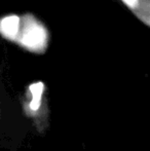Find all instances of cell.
Masks as SVG:
<instances>
[{
	"instance_id": "6da1fadb",
	"label": "cell",
	"mask_w": 150,
	"mask_h": 151,
	"mask_svg": "<svg viewBox=\"0 0 150 151\" xmlns=\"http://www.w3.org/2000/svg\"><path fill=\"white\" fill-rule=\"evenodd\" d=\"M21 110L36 133L44 135L50 125V109L43 83L38 82L28 86L21 101Z\"/></svg>"
},
{
	"instance_id": "7a4b0ae2",
	"label": "cell",
	"mask_w": 150,
	"mask_h": 151,
	"mask_svg": "<svg viewBox=\"0 0 150 151\" xmlns=\"http://www.w3.org/2000/svg\"><path fill=\"white\" fill-rule=\"evenodd\" d=\"M6 104L7 103L4 101V97L2 95V88H0V123H2V121L5 117H8L6 114L10 112L9 107Z\"/></svg>"
},
{
	"instance_id": "3957f363",
	"label": "cell",
	"mask_w": 150,
	"mask_h": 151,
	"mask_svg": "<svg viewBox=\"0 0 150 151\" xmlns=\"http://www.w3.org/2000/svg\"><path fill=\"white\" fill-rule=\"evenodd\" d=\"M123 1L126 2L130 7H134V6H137L139 0H123Z\"/></svg>"
}]
</instances>
